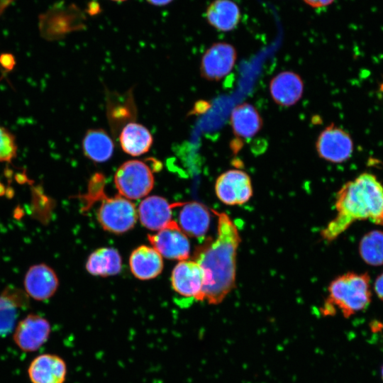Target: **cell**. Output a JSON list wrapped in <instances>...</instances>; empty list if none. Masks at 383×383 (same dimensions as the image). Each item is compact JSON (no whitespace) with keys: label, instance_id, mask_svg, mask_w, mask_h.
Instances as JSON below:
<instances>
[{"label":"cell","instance_id":"cell-1","mask_svg":"<svg viewBox=\"0 0 383 383\" xmlns=\"http://www.w3.org/2000/svg\"><path fill=\"white\" fill-rule=\"evenodd\" d=\"M218 216L217 237L209 238L196 248L194 260L204 270V300L221 303L235 284L236 255L241 241L236 225L224 212L212 210Z\"/></svg>","mask_w":383,"mask_h":383},{"label":"cell","instance_id":"cell-2","mask_svg":"<svg viewBox=\"0 0 383 383\" xmlns=\"http://www.w3.org/2000/svg\"><path fill=\"white\" fill-rule=\"evenodd\" d=\"M335 207L336 216L321 232L326 241L336 239L356 221L383 226V186L375 175L363 172L342 186Z\"/></svg>","mask_w":383,"mask_h":383},{"label":"cell","instance_id":"cell-3","mask_svg":"<svg viewBox=\"0 0 383 383\" xmlns=\"http://www.w3.org/2000/svg\"><path fill=\"white\" fill-rule=\"evenodd\" d=\"M328 291L323 313L331 314L336 307L345 318H348L367 308L371 302L370 274L367 272H347L335 278L330 283Z\"/></svg>","mask_w":383,"mask_h":383},{"label":"cell","instance_id":"cell-4","mask_svg":"<svg viewBox=\"0 0 383 383\" xmlns=\"http://www.w3.org/2000/svg\"><path fill=\"white\" fill-rule=\"evenodd\" d=\"M104 179L101 174H94L89 184L88 193L83 197L89 204L101 201L96 217L104 230L117 234L125 233L135 226L137 210L133 202L121 195L106 197L102 185Z\"/></svg>","mask_w":383,"mask_h":383},{"label":"cell","instance_id":"cell-5","mask_svg":"<svg viewBox=\"0 0 383 383\" xmlns=\"http://www.w3.org/2000/svg\"><path fill=\"white\" fill-rule=\"evenodd\" d=\"M114 184L121 196L128 199H138L151 192L154 176L145 162L131 160L118 168L114 175Z\"/></svg>","mask_w":383,"mask_h":383},{"label":"cell","instance_id":"cell-6","mask_svg":"<svg viewBox=\"0 0 383 383\" xmlns=\"http://www.w3.org/2000/svg\"><path fill=\"white\" fill-rule=\"evenodd\" d=\"M315 148L320 158L332 163H342L352 156L354 145L346 131L331 123L319 133Z\"/></svg>","mask_w":383,"mask_h":383},{"label":"cell","instance_id":"cell-7","mask_svg":"<svg viewBox=\"0 0 383 383\" xmlns=\"http://www.w3.org/2000/svg\"><path fill=\"white\" fill-rule=\"evenodd\" d=\"M235 47L226 42L212 44L204 53L200 63V73L209 81H219L228 75L237 60Z\"/></svg>","mask_w":383,"mask_h":383},{"label":"cell","instance_id":"cell-8","mask_svg":"<svg viewBox=\"0 0 383 383\" xmlns=\"http://www.w3.org/2000/svg\"><path fill=\"white\" fill-rule=\"evenodd\" d=\"M218 199L227 205H241L252 196L250 176L240 170H229L221 174L215 183Z\"/></svg>","mask_w":383,"mask_h":383},{"label":"cell","instance_id":"cell-9","mask_svg":"<svg viewBox=\"0 0 383 383\" xmlns=\"http://www.w3.org/2000/svg\"><path fill=\"white\" fill-rule=\"evenodd\" d=\"M148 238L152 248L165 258L182 261L189 257V239L173 220L157 233L148 235Z\"/></svg>","mask_w":383,"mask_h":383},{"label":"cell","instance_id":"cell-10","mask_svg":"<svg viewBox=\"0 0 383 383\" xmlns=\"http://www.w3.org/2000/svg\"><path fill=\"white\" fill-rule=\"evenodd\" d=\"M50 332V324L46 318L30 313L17 323L13 339L22 351L34 352L47 342Z\"/></svg>","mask_w":383,"mask_h":383},{"label":"cell","instance_id":"cell-11","mask_svg":"<svg viewBox=\"0 0 383 383\" xmlns=\"http://www.w3.org/2000/svg\"><path fill=\"white\" fill-rule=\"evenodd\" d=\"M171 282L179 294L204 301L203 291L206 275L201 266L194 260H182L174 267Z\"/></svg>","mask_w":383,"mask_h":383},{"label":"cell","instance_id":"cell-12","mask_svg":"<svg viewBox=\"0 0 383 383\" xmlns=\"http://www.w3.org/2000/svg\"><path fill=\"white\" fill-rule=\"evenodd\" d=\"M304 84L301 76L295 72L286 70L274 76L269 84L270 94L277 105L290 107L302 97Z\"/></svg>","mask_w":383,"mask_h":383},{"label":"cell","instance_id":"cell-13","mask_svg":"<svg viewBox=\"0 0 383 383\" xmlns=\"http://www.w3.org/2000/svg\"><path fill=\"white\" fill-rule=\"evenodd\" d=\"M24 288L27 294L38 301H44L54 295L59 285L55 271L41 263L32 265L24 277Z\"/></svg>","mask_w":383,"mask_h":383},{"label":"cell","instance_id":"cell-14","mask_svg":"<svg viewBox=\"0 0 383 383\" xmlns=\"http://www.w3.org/2000/svg\"><path fill=\"white\" fill-rule=\"evenodd\" d=\"M67 373L65 361L59 355L50 353L35 357L28 369L32 383H65Z\"/></svg>","mask_w":383,"mask_h":383},{"label":"cell","instance_id":"cell-15","mask_svg":"<svg viewBox=\"0 0 383 383\" xmlns=\"http://www.w3.org/2000/svg\"><path fill=\"white\" fill-rule=\"evenodd\" d=\"M184 203L170 204L160 196H150L143 199L138 209V217L141 223L151 231H160L172 220V209Z\"/></svg>","mask_w":383,"mask_h":383},{"label":"cell","instance_id":"cell-16","mask_svg":"<svg viewBox=\"0 0 383 383\" xmlns=\"http://www.w3.org/2000/svg\"><path fill=\"white\" fill-rule=\"evenodd\" d=\"M230 123L235 136L248 139L260 131L263 120L255 106L245 102L238 104L233 109L230 116Z\"/></svg>","mask_w":383,"mask_h":383},{"label":"cell","instance_id":"cell-17","mask_svg":"<svg viewBox=\"0 0 383 383\" xmlns=\"http://www.w3.org/2000/svg\"><path fill=\"white\" fill-rule=\"evenodd\" d=\"M129 265L134 276L142 280L156 277L163 268L162 255L155 248L147 245L139 246L132 252Z\"/></svg>","mask_w":383,"mask_h":383},{"label":"cell","instance_id":"cell-18","mask_svg":"<svg viewBox=\"0 0 383 383\" xmlns=\"http://www.w3.org/2000/svg\"><path fill=\"white\" fill-rule=\"evenodd\" d=\"M179 227L189 236L199 238L209 230L211 216L208 209L196 201L184 203L180 211Z\"/></svg>","mask_w":383,"mask_h":383},{"label":"cell","instance_id":"cell-19","mask_svg":"<svg viewBox=\"0 0 383 383\" xmlns=\"http://www.w3.org/2000/svg\"><path fill=\"white\" fill-rule=\"evenodd\" d=\"M240 16L239 6L232 0H214L206 11L208 23L223 32L234 30L240 22Z\"/></svg>","mask_w":383,"mask_h":383},{"label":"cell","instance_id":"cell-20","mask_svg":"<svg viewBox=\"0 0 383 383\" xmlns=\"http://www.w3.org/2000/svg\"><path fill=\"white\" fill-rule=\"evenodd\" d=\"M153 138L149 130L142 124L131 122L121 130L119 142L122 150L131 156L148 152Z\"/></svg>","mask_w":383,"mask_h":383},{"label":"cell","instance_id":"cell-21","mask_svg":"<svg viewBox=\"0 0 383 383\" xmlns=\"http://www.w3.org/2000/svg\"><path fill=\"white\" fill-rule=\"evenodd\" d=\"M82 150L85 157L90 160L104 162L112 157L114 144L104 130L89 129L82 140Z\"/></svg>","mask_w":383,"mask_h":383},{"label":"cell","instance_id":"cell-22","mask_svg":"<svg viewBox=\"0 0 383 383\" xmlns=\"http://www.w3.org/2000/svg\"><path fill=\"white\" fill-rule=\"evenodd\" d=\"M121 265V255L116 249L101 248L90 254L86 269L92 275L107 277L119 273Z\"/></svg>","mask_w":383,"mask_h":383},{"label":"cell","instance_id":"cell-23","mask_svg":"<svg viewBox=\"0 0 383 383\" xmlns=\"http://www.w3.org/2000/svg\"><path fill=\"white\" fill-rule=\"evenodd\" d=\"M358 250L366 264L383 265V231L372 230L365 233L360 240Z\"/></svg>","mask_w":383,"mask_h":383},{"label":"cell","instance_id":"cell-24","mask_svg":"<svg viewBox=\"0 0 383 383\" xmlns=\"http://www.w3.org/2000/svg\"><path fill=\"white\" fill-rule=\"evenodd\" d=\"M21 309L17 303L2 291L0 294V337L13 331Z\"/></svg>","mask_w":383,"mask_h":383},{"label":"cell","instance_id":"cell-25","mask_svg":"<svg viewBox=\"0 0 383 383\" xmlns=\"http://www.w3.org/2000/svg\"><path fill=\"white\" fill-rule=\"evenodd\" d=\"M17 153L15 136L6 128L0 126V162H11Z\"/></svg>","mask_w":383,"mask_h":383},{"label":"cell","instance_id":"cell-26","mask_svg":"<svg viewBox=\"0 0 383 383\" xmlns=\"http://www.w3.org/2000/svg\"><path fill=\"white\" fill-rule=\"evenodd\" d=\"M0 65L6 71H11L16 65V59L13 55L9 52L1 53Z\"/></svg>","mask_w":383,"mask_h":383},{"label":"cell","instance_id":"cell-27","mask_svg":"<svg viewBox=\"0 0 383 383\" xmlns=\"http://www.w3.org/2000/svg\"><path fill=\"white\" fill-rule=\"evenodd\" d=\"M374 290L378 298L383 301V272L376 278L374 283Z\"/></svg>","mask_w":383,"mask_h":383},{"label":"cell","instance_id":"cell-28","mask_svg":"<svg viewBox=\"0 0 383 383\" xmlns=\"http://www.w3.org/2000/svg\"><path fill=\"white\" fill-rule=\"evenodd\" d=\"M306 4L313 8H320L331 4L334 0H303Z\"/></svg>","mask_w":383,"mask_h":383},{"label":"cell","instance_id":"cell-29","mask_svg":"<svg viewBox=\"0 0 383 383\" xmlns=\"http://www.w3.org/2000/svg\"><path fill=\"white\" fill-rule=\"evenodd\" d=\"M15 0H0V17L6 9V8L12 4Z\"/></svg>","mask_w":383,"mask_h":383},{"label":"cell","instance_id":"cell-30","mask_svg":"<svg viewBox=\"0 0 383 383\" xmlns=\"http://www.w3.org/2000/svg\"><path fill=\"white\" fill-rule=\"evenodd\" d=\"M15 179L16 182H18L20 184H23L26 182H28L27 176L25 173H17L15 175Z\"/></svg>","mask_w":383,"mask_h":383},{"label":"cell","instance_id":"cell-31","mask_svg":"<svg viewBox=\"0 0 383 383\" xmlns=\"http://www.w3.org/2000/svg\"><path fill=\"white\" fill-rule=\"evenodd\" d=\"M149 3L156 6H164L170 3L172 0H147Z\"/></svg>","mask_w":383,"mask_h":383},{"label":"cell","instance_id":"cell-32","mask_svg":"<svg viewBox=\"0 0 383 383\" xmlns=\"http://www.w3.org/2000/svg\"><path fill=\"white\" fill-rule=\"evenodd\" d=\"M6 189L2 183L0 182V196H2L5 194Z\"/></svg>","mask_w":383,"mask_h":383},{"label":"cell","instance_id":"cell-33","mask_svg":"<svg viewBox=\"0 0 383 383\" xmlns=\"http://www.w3.org/2000/svg\"><path fill=\"white\" fill-rule=\"evenodd\" d=\"M380 374H381V378H382V379L383 381V365H382V366L381 367V370H380Z\"/></svg>","mask_w":383,"mask_h":383},{"label":"cell","instance_id":"cell-34","mask_svg":"<svg viewBox=\"0 0 383 383\" xmlns=\"http://www.w3.org/2000/svg\"><path fill=\"white\" fill-rule=\"evenodd\" d=\"M113 1H123L125 0H113Z\"/></svg>","mask_w":383,"mask_h":383}]
</instances>
